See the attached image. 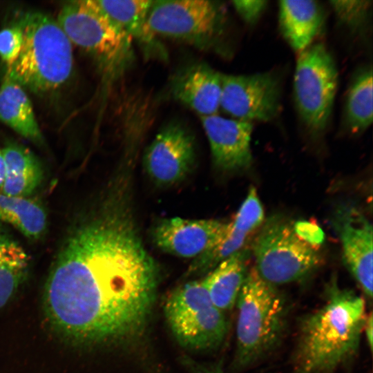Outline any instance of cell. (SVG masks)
<instances>
[{
	"label": "cell",
	"mask_w": 373,
	"mask_h": 373,
	"mask_svg": "<svg viewBox=\"0 0 373 373\" xmlns=\"http://www.w3.org/2000/svg\"><path fill=\"white\" fill-rule=\"evenodd\" d=\"M159 278L129 200L113 191L64 244L46 280L45 315L74 344H128L146 330Z\"/></svg>",
	"instance_id": "obj_1"
},
{
	"label": "cell",
	"mask_w": 373,
	"mask_h": 373,
	"mask_svg": "<svg viewBox=\"0 0 373 373\" xmlns=\"http://www.w3.org/2000/svg\"><path fill=\"white\" fill-rule=\"evenodd\" d=\"M367 314L365 300L333 278L323 304L299 325L292 373H333L356 354Z\"/></svg>",
	"instance_id": "obj_2"
},
{
	"label": "cell",
	"mask_w": 373,
	"mask_h": 373,
	"mask_svg": "<svg viewBox=\"0 0 373 373\" xmlns=\"http://www.w3.org/2000/svg\"><path fill=\"white\" fill-rule=\"evenodd\" d=\"M18 23L23 45L17 59L6 70L23 88L37 94L62 88L73 74L74 59L72 44L57 21L30 12Z\"/></svg>",
	"instance_id": "obj_3"
},
{
	"label": "cell",
	"mask_w": 373,
	"mask_h": 373,
	"mask_svg": "<svg viewBox=\"0 0 373 373\" xmlns=\"http://www.w3.org/2000/svg\"><path fill=\"white\" fill-rule=\"evenodd\" d=\"M236 304L235 365L246 367L278 344L285 332L287 305L276 286L265 280L254 267L247 271Z\"/></svg>",
	"instance_id": "obj_4"
},
{
	"label": "cell",
	"mask_w": 373,
	"mask_h": 373,
	"mask_svg": "<svg viewBox=\"0 0 373 373\" xmlns=\"http://www.w3.org/2000/svg\"><path fill=\"white\" fill-rule=\"evenodd\" d=\"M168 325L178 343L191 351H211L224 341L228 329L224 314L211 301L201 279L174 289L164 303Z\"/></svg>",
	"instance_id": "obj_5"
},
{
	"label": "cell",
	"mask_w": 373,
	"mask_h": 373,
	"mask_svg": "<svg viewBox=\"0 0 373 373\" xmlns=\"http://www.w3.org/2000/svg\"><path fill=\"white\" fill-rule=\"evenodd\" d=\"M222 2L209 0L153 1L148 24L164 37L202 50H214L223 39L227 12Z\"/></svg>",
	"instance_id": "obj_6"
},
{
	"label": "cell",
	"mask_w": 373,
	"mask_h": 373,
	"mask_svg": "<svg viewBox=\"0 0 373 373\" xmlns=\"http://www.w3.org/2000/svg\"><path fill=\"white\" fill-rule=\"evenodd\" d=\"M252 250L256 271L275 286L308 276L322 262L317 249L300 240L293 224L281 216H271L265 222Z\"/></svg>",
	"instance_id": "obj_7"
},
{
	"label": "cell",
	"mask_w": 373,
	"mask_h": 373,
	"mask_svg": "<svg viewBox=\"0 0 373 373\" xmlns=\"http://www.w3.org/2000/svg\"><path fill=\"white\" fill-rule=\"evenodd\" d=\"M57 22L72 44L93 55L104 68L114 72L129 61L132 41L96 0L68 2L60 10Z\"/></svg>",
	"instance_id": "obj_8"
},
{
	"label": "cell",
	"mask_w": 373,
	"mask_h": 373,
	"mask_svg": "<svg viewBox=\"0 0 373 373\" xmlns=\"http://www.w3.org/2000/svg\"><path fill=\"white\" fill-rule=\"evenodd\" d=\"M338 70L332 56L321 43L300 52L294 77L296 108L301 120L313 133L327 126L338 85Z\"/></svg>",
	"instance_id": "obj_9"
},
{
	"label": "cell",
	"mask_w": 373,
	"mask_h": 373,
	"mask_svg": "<svg viewBox=\"0 0 373 373\" xmlns=\"http://www.w3.org/2000/svg\"><path fill=\"white\" fill-rule=\"evenodd\" d=\"M280 91V79L273 72L222 74L220 108L233 119L269 121L279 113Z\"/></svg>",
	"instance_id": "obj_10"
},
{
	"label": "cell",
	"mask_w": 373,
	"mask_h": 373,
	"mask_svg": "<svg viewBox=\"0 0 373 373\" xmlns=\"http://www.w3.org/2000/svg\"><path fill=\"white\" fill-rule=\"evenodd\" d=\"M195 143L191 131L179 122L164 126L148 146L143 165L156 185L168 186L183 180L195 162Z\"/></svg>",
	"instance_id": "obj_11"
},
{
	"label": "cell",
	"mask_w": 373,
	"mask_h": 373,
	"mask_svg": "<svg viewBox=\"0 0 373 373\" xmlns=\"http://www.w3.org/2000/svg\"><path fill=\"white\" fill-rule=\"evenodd\" d=\"M331 223L338 236L345 266L364 294L372 297V225L356 205H338Z\"/></svg>",
	"instance_id": "obj_12"
},
{
	"label": "cell",
	"mask_w": 373,
	"mask_h": 373,
	"mask_svg": "<svg viewBox=\"0 0 373 373\" xmlns=\"http://www.w3.org/2000/svg\"><path fill=\"white\" fill-rule=\"evenodd\" d=\"M229 222L214 219L164 218L153 227L154 245L167 254L196 258L211 249L226 234Z\"/></svg>",
	"instance_id": "obj_13"
},
{
	"label": "cell",
	"mask_w": 373,
	"mask_h": 373,
	"mask_svg": "<svg viewBox=\"0 0 373 373\" xmlns=\"http://www.w3.org/2000/svg\"><path fill=\"white\" fill-rule=\"evenodd\" d=\"M213 162L224 171L247 169L251 164V122L217 114L201 117Z\"/></svg>",
	"instance_id": "obj_14"
},
{
	"label": "cell",
	"mask_w": 373,
	"mask_h": 373,
	"mask_svg": "<svg viewBox=\"0 0 373 373\" xmlns=\"http://www.w3.org/2000/svg\"><path fill=\"white\" fill-rule=\"evenodd\" d=\"M222 73L202 62L192 63L176 72L169 85L173 99L200 117L216 115L220 108Z\"/></svg>",
	"instance_id": "obj_15"
},
{
	"label": "cell",
	"mask_w": 373,
	"mask_h": 373,
	"mask_svg": "<svg viewBox=\"0 0 373 373\" xmlns=\"http://www.w3.org/2000/svg\"><path fill=\"white\" fill-rule=\"evenodd\" d=\"M97 4L126 35L135 41L147 56L164 58L165 50L148 24L153 1L96 0Z\"/></svg>",
	"instance_id": "obj_16"
},
{
	"label": "cell",
	"mask_w": 373,
	"mask_h": 373,
	"mask_svg": "<svg viewBox=\"0 0 373 373\" xmlns=\"http://www.w3.org/2000/svg\"><path fill=\"white\" fill-rule=\"evenodd\" d=\"M324 11L316 1L279 2V26L289 46L301 52L309 46L322 28Z\"/></svg>",
	"instance_id": "obj_17"
},
{
	"label": "cell",
	"mask_w": 373,
	"mask_h": 373,
	"mask_svg": "<svg viewBox=\"0 0 373 373\" xmlns=\"http://www.w3.org/2000/svg\"><path fill=\"white\" fill-rule=\"evenodd\" d=\"M0 121L24 138L44 144L31 102L24 88L7 70L0 85Z\"/></svg>",
	"instance_id": "obj_18"
},
{
	"label": "cell",
	"mask_w": 373,
	"mask_h": 373,
	"mask_svg": "<svg viewBox=\"0 0 373 373\" xmlns=\"http://www.w3.org/2000/svg\"><path fill=\"white\" fill-rule=\"evenodd\" d=\"M249 250L246 247L232 254L201 278L213 303L224 312L236 304L247 274Z\"/></svg>",
	"instance_id": "obj_19"
},
{
	"label": "cell",
	"mask_w": 373,
	"mask_h": 373,
	"mask_svg": "<svg viewBox=\"0 0 373 373\" xmlns=\"http://www.w3.org/2000/svg\"><path fill=\"white\" fill-rule=\"evenodd\" d=\"M1 150L6 163L2 193L21 198L31 194L43 178L39 161L30 149L16 142L8 143Z\"/></svg>",
	"instance_id": "obj_20"
},
{
	"label": "cell",
	"mask_w": 373,
	"mask_h": 373,
	"mask_svg": "<svg viewBox=\"0 0 373 373\" xmlns=\"http://www.w3.org/2000/svg\"><path fill=\"white\" fill-rule=\"evenodd\" d=\"M372 69L364 66L353 76L345 108V127L352 133L366 130L372 122Z\"/></svg>",
	"instance_id": "obj_21"
},
{
	"label": "cell",
	"mask_w": 373,
	"mask_h": 373,
	"mask_svg": "<svg viewBox=\"0 0 373 373\" xmlns=\"http://www.w3.org/2000/svg\"><path fill=\"white\" fill-rule=\"evenodd\" d=\"M0 220L13 225L31 239L41 237L46 227V214L39 204L26 198L1 193Z\"/></svg>",
	"instance_id": "obj_22"
},
{
	"label": "cell",
	"mask_w": 373,
	"mask_h": 373,
	"mask_svg": "<svg viewBox=\"0 0 373 373\" xmlns=\"http://www.w3.org/2000/svg\"><path fill=\"white\" fill-rule=\"evenodd\" d=\"M28 265L29 258L23 249L0 230V308L24 280Z\"/></svg>",
	"instance_id": "obj_23"
},
{
	"label": "cell",
	"mask_w": 373,
	"mask_h": 373,
	"mask_svg": "<svg viewBox=\"0 0 373 373\" xmlns=\"http://www.w3.org/2000/svg\"><path fill=\"white\" fill-rule=\"evenodd\" d=\"M264 210L256 190L251 187L231 224L236 228L249 234L261 225Z\"/></svg>",
	"instance_id": "obj_24"
},
{
	"label": "cell",
	"mask_w": 373,
	"mask_h": 373,
	"mask_svg": "<svg viewBox=\"0 0 373 373\" xmlns=\"http://www.w3.org/2000/svg\"><path fill=\"white\" fill-rule=\"evenodd\" d=\"M338 20L350 28L356 29L367 17L370 1H331Z\"/></svg>",
	"instance_id": "obj_25"
},
{
	"label": "cell",
	"mask_w": 373,
	"mask_h": 373,
	"mask_svg": "<svg viewBox=\"0 0 373 373\" xmlns=\"http://www.w3.org/2000/svg\"><path fill=\"white\" fill-rule=\"evenodd\" d=\"M23 31L19 23L0 30V58L7 68L17 59L23 45Z\"/></svg>",
	"instance_id": "obj_26"
},
{
	"label": "cell",
	"mask_w": 373,
	"mask_h": 373,
	"mask_svg": "<svg viewBox=\"0 0 373 373\" xmlns=\"http://www.w3.org/2000/svg\"><path fill=\"white\" fill-rule=\"evenodd\" d=\"M296 236L305 243L317 249L325 240V233L316 223L308 220H298L293 224Z\"/></svg>",
	"instance_id": "obj_27"
},
{
	"label": "cell",
	"mask_w": 373,
	"mask_h": 373,
	"mask_svg": "<svg viewBox=\"0 0 373 373\" xmlns=\"http://www.w3.org/2000/svg\"><path fill=\"white\" fill-rule=\"evenodd\" d=\"M233 6L240 17L247 23L254 24L265 10L267 1L265 0L233 1Z\"/></svg>",
	"instance_id": "obj_28"
},
{
	"label": "cell",
	"mask_w": 373,
	"mask_h": 373,
	"mask_svg": "<svg viewBox=\"0 0 373 373\" xmlns=\"http://www.w3.org/2000/svg\"><path fill=\"white\" fill-rule=\"evenodd\" d=\"M184 364L190 373H225L218 365L203 363L191 358H184Z\"/></svg>",
	"instance_id": "obj_29"
},
{
	"label": "cell",
	"mask_w": 373,
	"mask_h": 373,
	"mask_svg": "<svg viewBox=\"0 0 373 373\" xmlns=\"http://www.w3.org/2000/svg\"><path fill=\"white\" fill-rule=\"evenodd\" d=\"M363 332L365 334L369 348L372 350L373 343V319L371 312L366 317L363 327Z\"/></svg>",
	"instance_id": "obj_30"
},
{
	"label": "cell",
	"mask_w": 373,
	"mask_h": 373,
	"mask_svg": "<svg viewBox=\"0 0 373 373\" xmlns=\"http://www.w3.org/2000/svg\"><path fill=\"white\" fill-rule=\"evenodd\" d=\"M6 175V163L2 150L0 149V189L2 188Z\"/></svg>",
	"instance_id": "obj_31"
}]
</instances>
